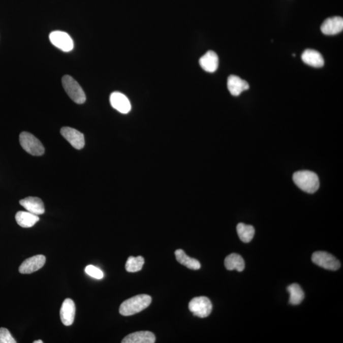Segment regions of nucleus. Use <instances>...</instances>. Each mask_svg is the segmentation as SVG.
<instances>
[{
  "label": "nucleus",
  "mask_w": 343,
  "mask_h": 343,
  "mask_svg": "<svg viewBox=\"0 0 343 343\" xmlns=\"http://www.w3.org/2000/svg\"><path fill=\"white\" fill-rule=\"evenodd\" d=\"M151 302V297L146 294L137 295L124 301L119 307V312L123 316H131L148 307Z\"/></svg>",
  "instance_id": "obj_1"
},
{
  "label": "nucleus",
  "mask_w": 343,
  "mask_h": 343,
  "mask_svg": "<svg viewBox=\"0 0 343 343\" xmlns=\"http://www.w3.org/2000/svg\"><path fill=\"white\" fill-rule=\"evenodd\" d=\"M293 180L297 187L307 193L316 192L320 186L318 175L308 170H301L294 173Z\"/></svg>",
  "instance_id": "obj_2"
},
{
  "label": "nucleus",
  "mask_w": 343,
  "mask_h": 343,
  "mask_svg": "<svg viewBox=\"0 0 343 343\" xmlns=\"http://www.w3.org/2000/svg\"><path fill=\"white\" fill-rule=\"evenodd\" d=\"M62 83L66 92L72 101L76 104H81L85 103L86 96L85 92L81 87L80 84L70 75L64 76L62 79Z\"/></svg>",
  "instance_id": "obj_3"
},
{
  "label": "nucleus",
  "mask_w": 343,
  "mask_h": 343,
  "mask_svg": "<svg viewBox=\"0 0 343 343\" xmlns=\"http://www.w3.org/2000/svg\"><path fill=\"white\" fill-rule=\"evenodd\" d=\"M20 144L25 151L33 156H41L44 154L45 148L42 142L33 134L23 132L19 136Z\"/></svg>",
  "instance_id": "obj_4"
},
{
  "label": "nucleus",
  "mask_w": 343,
  "mask_h": 343,
  "mask_svg": "<svg viewBox=\"0 0 343 343\" xmlns=\"http://www.w3.org/2000/svg\"><path fill=\"white\" fill-rule=\"evenodd\" d=\"M189 309L195 316L205 318L209 316L212 310V302L207 297H195L189 303Z\"/></svg>",
  "instance_id": "obj_5"
},
{
  "label": "nucleus",
  "mask_w": 343,
  "mask_h": 343,
  "mask_svg": "<svg viewBox=\"0 0 343 343\" xmlns=\"http://www.w3.org/2000/svg\"><path fill=\"white\" fill-rule=\"evenodd\" d=\"M313 263L328 270L335 271L340 268V262L332 254L324 251L315 252L311 257Z\"/></svg>",
  "instance_id": "obj_6"
},
{
  "label": "nucleus",
  "mask_w": 343,
  "mask_h": 343,
  "mask_svg": "<svg viewBox=\"0 0 343 343\" xmlns=\"http://www.w3.org/2000/svg\"><path fill=\"white\" fill-rule=\"evenodd\" d=\"M49 38L51 43L63 52H68L73 49V41L68 33L55 30L50 33Z\"/></svg>",
  "instance_id": "obj_7"
},
{
  "label": "nucleus",
  "mask_w": 343,
  "mask_h": 343,
  "mask_svg": "<svg viewBox=\"0 0 343 343\" xmlns=\"http://www.w3.org/2000/svg\"><path fill=\"white\" fill-rule=\"evenodd\" d=\"M60 134L64 138L70 142L71 146L76 149H81L85 146V137L81 132L71 127H63Z\"/></svg>",
  "instance_id": "obj_8"
},
{
  "label": "nucleus",
  "mask_w": 343,
  "mask_h": 343,
  "mask_svg": "<svg viewBox=\"0 0 343 343\" xmlns=\"http://www.w3.org/2000/svg\"><path fill=\"white\" fill-rule=\"evenodd\" d=\"M46 262L43 255H37L25 259L20 266L19 271L21 274H30L42 268Z\"/></svg>",
  "instance_id": "obj_9"
},
{
  "label": "nucleus",
  "mask_w": 343,
  "mask_h": 343,
  "mask_svg": "<svg viewBox=\"0 0 343 343\" xmlns=\"http://www.w3.org/2000/svg\"><path fill=\"white\" fill-rule=\"evenodd\" d=\"M109 101L111 106L119 113L127 114L131 110V104L129 99L119 91L112 93Z\"/></svg>",
  "instance_id": "obj_10"
},
{
  "label": "nucleus",
  "mask_w": 343,
  "mask_h": 343,
  "mask_svg": "<svg viewBox=\"0 0 343 343\" xmlns=\"http://www.w3.org/2000/svg\"><path fill=\"white\" fill-rule=\"evenodd\" d=\"M76 307L75 302L71 299H66L61 306L60 317L61 321L66 326L73 324L75 317Z\"/></svg>",
  "instance_id": "obj_11"
},
{
  "label": "nucleus",
  "mask_w": 343,
  "mask_h": 343,
  "mask_svg": "<svg viewBox=\"0 0 343 343\" xmlns=\"http://www.w3.org/2000/svg\"><path fill=\"white\" fill-rule=\"evenodd\" d=\"M342 30L343 19L340 17L328 18L321 25L322 32L325 35H337Z\"/></svg>",
  "instance_id": "obj_12"
},
{
  "label": "nucleus",
  "mask_w": 343,
  "mask_h": 343,
  "mask_svg": "<svg viewBox=\"0 0 343 343\" xmlns=\"http://www.w3.org/2000/svg\"><path fill=\"white\" fill-rule=\"evenodd\" d=\"M19 203L28 212L34 213L35 215H42L45 212L44 204L39 198L27 197L20 200Z\"/></svg>",
  "instance_id": "obj_13"
},
{
  "label": "nucleus",
  "mask_w": 343,
  "mask_h": 343,
  "mask_svg": "<svg viewBox=\"0 0 343 343\" xmlns=\"http://www.w3.org/2000/svg\"><path fill=\"white\" fill-rule=\"evenodd\" d=\"M201 68L208 73L215 72L219 66V57L217 53L213 51H208L204 55L200 58Z\"/></svg>",
  "instance_id": "obj_14"
},
{
  "label": "nucleus",
  "mask_w": 343,
  "mask_h": 343,
  "mask_svg": "<svg viewBox=\"0 0 343 343\" xmlns=\"http://www.w3.org/2000/svg\"><path fill=\"white\" fill-rule=\"evenodd\" d=\"M156 337L153 333L149 331H139L127 335L122 340V343H154Z\"/></svg>",
  "instance_id": "obj_15"
},
{
  "label": "nucleus",
  "mask_w": 343,
  "mask_h": 343,
  "mask_svg": "<svg viewBox=\"0 0 343 343\" xmlns=\"http://www.w3.org/2000/svg\"><path fill=\"white\" fill-rule=\"evenodd\" d=\"M228 88L231 95L238 96L242 91L248 90L249 85L238 76L231 75L228 78Z\"/></svg>",
  "instance_id": "obj_16"
},
{
  "label": "nucleus",
  "mask_w": 343,
  "mask_h": 343,
  "mask_svg": "<svg viewBox=\"0 0 343 343\" xmlns=\"http://www.w3.org/2000/svg\"><path fill=\"white\" fill-rule=\"evenodd\" d=\"M302 60L305 64L314 68H322L324 65L322 55L315 50L307 49L302 53Z\"/></svg>",
  "instance_id": "obj_17"
},
{
  "label": "nucleus",
  "mask_w": 343,
  "mask_h": 343,
  "mask_svg": "<svg viewBox=\"0 0 343 343\" xmlns=\"http://www.w3.org/2000/svg\"><path fill=\"white\" fill-rule=\"evenodd\" d=\"M15 220H16L18 225L22 228H27L33 227L36 223L40 220L38 215L29 212H24V211H19L15 215Z\"/></svg>",
  "instance_id": "obj_18"
},
{
  "label": "nucleus",
  "mask_w": 343,
  "mask_h": 343,
  "mask_svg": "<svg viewBox=\"0 0 343 343\" xmlns=\"http://www.w3.org/2000/svg\"><path fill=\"white\" fill-rule=\"evenodd\" d=\"M225 266L228 270H237L239 272L245 269V261L242 257L238 254H231L226 257L225 260Z\"/></svg>",
  "instance_id": "obj_19"
},
{
  "label": "nucleus",
  "mask_w": 343,
  "mask_h": 343,
  "mask_svg": "<svg viewBox=\"0 0 343 343\" xmlns=\"http://www.w3.org/2000/svg\"><path fill=\"white\" fill-rule=\"evenodd\" d=\"M175 256L177 261L182 265L187 267L188 268L194 269V270L200 268V262L197 259L190 258L182 249H178V250L175 251Z\"/></svg>",
  "instance_id": "obj_20"
},
{
  "label": "nucleus",
  "mask_w": 343,
  "mask_h": 343,
  "mask_svg": "<svg viewBox=\"0 0 343 343\" xmlns=\"http://www.w3.org/2000/svg\"><path fill=\"white\" fill-rule=\"evenodd\" d=\"M287 291L290 294L289 303L292 305H298L303 301L304 293L303 291L297 284H292L287 287Z\"/></svg>",
  "instance_id": "obj_21"
},
{
  "label": "nucleus",
  "mask_w": 343,
  "mask_h": 343,
  "mask_svg": "<svg viewBox=\"0 0 343 343\" xmlns=\"http://www.w3.org/2000/svg\"><path fill=\"white\" fill-rule=\"evenodd\" d=\"M236 231H237L239 238L244 243L250 242L255 235V230L253 226L246 225L243 223L238 224L236 227Z\"/></svg>",
  "instance_id": "obj_22"
},
{
  "label": "nucleus",
  "mask_w": 343,
  "mask_h": 343,
  "mask_svg": "<svg viewBox=\"0 0 343 343\" xmlns=\"http://www.w3.org/2000/svg\"><path fill=\"white\" fill-rule=\"evenodd\" d=\"M144 263V259L142 256L130 257L126 262V269L128 272L135 273V272L141 270Z\"/></svg>",
  "instance_id": "obj_23"
},
{
  "label": "nucleus",
  "mask_w": 343,
  "mask_h": 343,
  "mask_svg": "<svg viewBox=\"0 0 343 343\" xmlns=\"http://www.w3.org/2000/svg\"><path fill=\"white\" fill-rule=\"evenodd\" d=\"M85 271L88 275L92 277V278L100 279L103 278V272L100 269L93 265H88L86 267Z\"/></svg>",
  "instance_id": "obj_24"
},
{
  "label": "nucleus",
  "mask_w": 343,
  "mask_h": 343,
  "mask_svg": "<svg viewBox=\"0 0 343 343\" xmlns=\"http://www.w3.org/2000/svg\"><path fill=\"white\" fill-rule=\"evenodd\" d=\"M17 342L14 338L10 334L9 330L5 328H0V343Z\"/></svg>",
  "instance_id": "obj_25"
},
{
  "label": "nucleus",
  "mask_w": 343,
  "mask_h": 343,
  "mask_svg": "<svg viewBox=\"0 0 343 343\" xmlns=\"http://www.w3.org/2000/svg\"><path fill=\"white\" fill-rule=\"evenodd\" d=\"M43 340H35V341H34V343H43Z\"/></svg>",
  "instance_id": "obj_26"
}]
</instances>
